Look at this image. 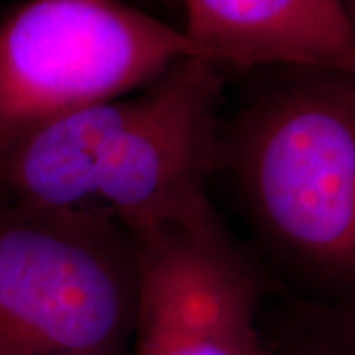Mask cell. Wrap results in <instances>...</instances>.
Instances as JSON below:
<instances>
[{"label":"cell","instance_id":"3957f363","mask_svg":"<svg viewBox=\"0 0 355 355\" xmlns=\"http://www.w3.org/2000/svg\"><path fill=\"white\" fill-rule=\"evenodd\" d=\"M137 298V245L114 219L0 203V355H121Z\"/></svg>","mask_w":355,"mask_h":355},{"label":"cell","instance_id":"9c48e42d","mask_svg":"<svg viewBox=\"0 0 355 355\" xmlns=\"http://www.w3.org/2000/svg\"><path fill=\"white\" fill-rule=\"evenodd\" d=\"M130 4L140 2V4H154V6H164V8H176L182 6V0H127Z\"/></svg>","mask_w":355,"mask_h":355},{"label":"cell","instance_id":"ba28073f","mask_svg":"<svg viewBox=\"0 0 355 355\" xmlns=\"http://www.w3.org/2000/svg\"><path fill=\"white\" fill-rule=\"evenodd\" d=\"M292 355H349L347 352L340 349L338 345H334L328 340H322V342H310L304 345H298Z\"/></svg>","mask_w":355,"mask_h":355},{"label":"cell","instance_id":"277c9868","mask_svg":"<svg viewBox=\"0 0 355 355\" xmlns=\"http://www.w3.org/2000/svg\"><path fill=\"white\" fill-rule=\"evenodd\" d=\"M184 58L205 60L184 30L127 0L16 4L0 18V150L44 123L148 87Z\"/></svg>","mask_w":355,"mask_h":355},{"label":"cell","instance_id":"52a82bcc","mask_svg":"<svg viewBox=\"0 0 355 355\" xmlns=\"http://www.w3.org/2000/svg\"><path fill=\"white\" fill-rule=\"evenodd\" d=\"M318 326L324 331V340H328L340 349L355 355V306L345 304L330 310H318L314 314Z\"/></svg>","mask_w":355,"mask_h":355},{"label":"cell","instance_id":"8992f818","mask_svg":"<svg viewBox=\"0 0 355 355\" xmlns=\"http://www.w3.org/2000/svg\"><path fill=\"white\" fill-rule=\"evenodd\" d=\"M184 34L211 64L291 65L355 76L343 0H182Z\"/></svg>","mask_w":355,"mask_h":355},{"label":"cell","instance_id":"7a4b0ae2","mask_svg":"<svg viewBox=\"0 0 355 355\" xmlns=\"http://www.w3.org/2000/svg\"><path fill=\"white\" fill-rule=\"evenodd\" d=\"M294 69L237 114L219 164L282 265L355 298V76Z\"/></svg>","mask_w":355,"mask_h":355},{"label":"cell","instance_id":"5b68a950","mask_svg":"<svg viewBox=\"0 0 355 355\" xmlns=\"http://www.w3.org/2000/svg\"><path fill=\"white\" fill-rule=\"evenodd\" d=\"M135 245V355H275L254 324L261 282L223 223L166 229Z\"/></svg>","mask_w":355,"mask_h":355},{"label":"cell","instance_id":"6da1fadb","mask_svg":"<svg viewBox=\"0 0 355 355\" xmlns=\"http://www.w3.org/2000/svg\"><path fill=\"white\" fill-rule=\"evenodd\" d=\"M221 99L219 67L184 58L137 95L44 123L0 150V203L95 211L132 239L219 225Z\"/></svg>","mask_w":355,"mask_h":355},{"label":"cell","instance_id":"30bf717a","mask_svg":"<svg viewBox=\"0 0 355 355\" xmlns=\"http://www.w3.org/2000/svg\"><path fill=\"white\" fill-rule=\"evenodd\" d=\"M343 6H345V10H347L349 18H352V24L355 28V0H343Z\"/></svg>","mask_w":355,"mask_h":355}]
</instances>
